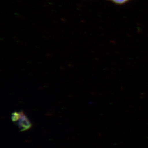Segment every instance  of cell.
Here are the masks:
<instances>
[{
    "instance_id": "cell-3",
    "label": "cell",
    "mask_w": 148,
    "mask_h": 148,
    "mask_svg": "<svg viewBox=\"0 0 148 148\" xmlns=\"http://www.w3.org/2000/svg\"><path fill=\"white\" fill-rule=\"evenodd\" d=\"M112 1L117 3H123L125 2L127 0H112Z\"/></svg>"
},
{
    "instance_id": "cell-1",
    "label": "cell",
    "mask_w": 148,
    "mask_h": 148,
    "mask_svg": "<svg viewBox=\"0 0 148 148\" xmlns=\"http://www.w3.org/2000/svg\"><path fill=\"white\" fill-rule=\"evenodd\" d=\"M19 112L20 114V117L17 121V125L20 131H24L30 129L32 125L29 119L24 114L23 111H21Z\"/></svg>"
},
{
    "instance_id": "cell-2",
    "label": "cell",
    "mask_w": 148,
    "mask_h": 148,
    "mask_svg": "<svg viewBox=\"0 0 148 148\" xmlns=\"http://www.w3.org/2000/svg\"><path fill=\"white\" fill-rule=\"evenodd\" d=\"M20 114L19 112H14L12 114L11 119L13 122H16L20 118Z\"/></svg>"
}]
</instances>
